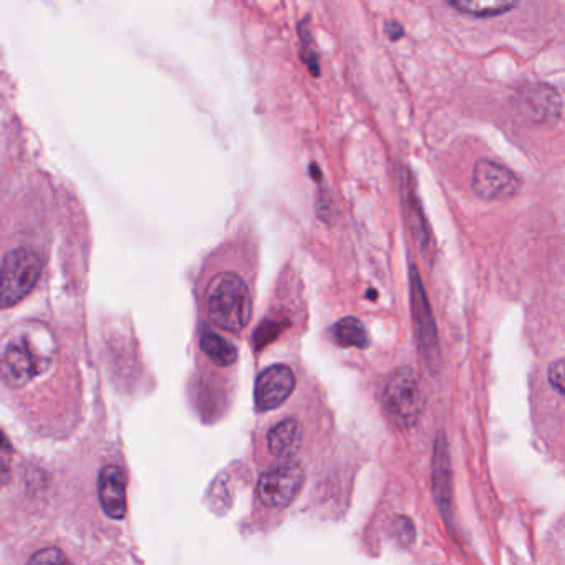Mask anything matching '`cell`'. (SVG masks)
Wrapping results in <instances>:
<instances>
[{
    "label": "cell",
    "instance_id": "7c38bea8",
    "mask_svg": "<svg viewBox=\"0 0 565 565\" xmlns=\"http://www.w3.org/2000/svg\"><path fill=\"white\" fill-rule=\"evenodd\" d=\"M522 100L535 120H554L561 115V100H558L557 94L545 85L525 88Z\"/></svg>",
    "mask_w": 565,
    "mask_h": 565
},
{
    "label": "cell",
    "instance_id": "d6986e66",
    "mask_svg": "<svg viewBox=\"0 0 565 565\" xmlns=\"http://www.w3.org/2000/svg\"><path fill=\"white\" fill-rule=\"evenodd\" d=\"M386 34H388L392 41H398V39H402L403 34H405V31H403L398 22H388V24H386Z\"/></svg>",
    "mask_w": 565,
    "mask_h": 565
},
{
    "label": "cell",
    "instance_id": "277c9868",
    "mask_svg": "<svg viewBox=\"0 0 565 565\" xmlns=\"http://www.w3.org/2000/svg\"><path fill=\"white\" fill-rule=\"evenodd\" d=\"M42 276V260L38 253L18 249L9 253L2 263V307L15 306L38 286Z\"/></svg>",
    "mask_w": 565,
    "mask_h": 565
},
{
    "label": "cell",
    "instance_id": "5b68a950",
    "mask_svg": "<svg viewBox=\"0 0 565 565\" xmlns=\"http://www.w3.org/2000/svg\"><path fill=\"white\" fill-rule=\"evenodd\" d=\"M303 481H306V472L299 462H284L260 476L257 498L266 508H286L292 504L294 499L302 491Z\"/></svg>",
    "mask_w": 565,
    "mask_h": 565
},
{
    "label": "cell",
    "instance_id": "3957f363",
    "mask_svg": "<svg viewBox=\"0 0 565 565\" xmlns=\"http://www.w3.org/2000/svg\"><path fill=\"white\" fill-rule=\"evenodd\" d=\"M383 403L396 425L402 428H412L416 425L425 408V393L415 370L405 366L388 380L383 393Z\"/></svg>",
    "mask_w": 565,
    "mask_h": 565
},
{
    "label": "cell",
    "instance_id": "8fae6325",
    "mask_svg": "<svg viewBox=\"0 0 565 565\" xmlns=\"http://www.w3.org/2000/svg\"><path fill=\"white\" fill-rule=\"evenodd\" d=\"M433 489H435L436 501H438L441 511L449 512V505H451V469H449L446 438L443 435L438 436L435 458H433Z\"/></svg>",
    "mask_w": 565,
    "mask_h": 565
},
{
    "label": "cell",
    "instance_id": "ffe728a7",
    "mask_svg": "<svg viewBox=\"0 0 565 565\" xmlns=\"http://www.w3.org/2000/svg\"><path fill=\"white\" fill-rule=\"evenodd\" d=\"M310 173H312L313 180H322V171H320V168L317 167V164H310Z\"/></svg>",
    "mask_w": 565,
    "mask_h": 565
},
{
    "label": "cell",
    "instance_id": "9c48e42d",
    "mask_svg": "<svg viewBox=\"0 0 565 565\" xmlns=\"http://www.w3.org/2000/svg\"><path fill=\"white\" fill-rule=\"evenodd\" d=\"M98 498L108 518L120 521L127 512V479L124 469L117 465L102 468L98 475Z\"/></svg>",
    "mask_w": 565,
    "mask_h": 565
},
{
    "label": "cell",
    "instance_id": "2e32d148",
    "mask_svg": "<svg viewBox=\"0 0 565 565\" xmlns=\"http://www.w3.org/2000/svg\"><path fill=\"white\" fill-rule=\"evenodd\" d=\"M68 562L67 555L58 548H44L31 557V564H65Z\"/></svg>",
    "mask_w": 565,
    "mask_h": 565
},
{
    "label": "cell",
    "instance_id": "ac0fdd59",
    "mask_svg": "<svg viewBox=\"0 0 565 565\" xmlns=\"http://www.w3.org/2000/svg\"><path fill=\"white\" fill-rule=\"evenodd\" d=\"M302 61L306 62L307 68L313 77H320L319 55L313 51L312 45H302Z\"/></svg>",
    "mask_w": 565,
    "mask_h": 565
},
{
    "label": "cell",
    "instance_id": "9a60e30c",
    "mask_svg": "<svg viewBox=\"0 0 565 565\" xmlns=\"http://www.w3.org/2000/svg\"><path fill=\"white\" fill-rule=\"evenodd\" d=\"M333 335L337 343L342 347H355V349H366L369 347V333L359 319L347 317L340 320L333 327Z\"/></svg>",
    "mask_w": 565,
    "mask_h": 565
},
{
    "label": "cell",
    "instance_id": "52a82bcc",
    "mask_svg": "<svg viewBox=\"0 0 565 565\" xmlns=\"http://www.w3.org/2000/svg\"><path fill=\"white\" fill-rule=\"evenodd\" d=\"M472 190L482 200H508L521 190V180L502 164L479 160L472 171Z\"/></svg>",
    "mask_w": 565,
    "mask_h": 565
},
{
    "label": "cell",
    "instance_id": "5bb4252c",
    "mask_svg": "<svg viewBox=\"0 0 565 565\" xmlns=\"http://www.w3.org/2000/svg\"><path fill=\"white\" fill-rule=\"evenodd\" d=\"M201 349L206 353L207 359L216 363L217 366L234 365L237 362V356H239L234 343L213 332L203 333Z\"/></svg>",
    "mask_w": 565,
    "mask_h": 565
},
{
    "label": "cell",
    "instance_id": "ba28073f",
    "mask_svg": "<svg viewBox=\"0 0 565 565\" xmlns=\"http://www.w3.org/2000/svg\"><path fill=\"white\" fill-rule=\"evenodd\" d=\"M296 390V375L286 365H274L260 373L256 382V406L273 412L289 399Z\"/></svg>",
    "mask_w": 565,
    "mask_h": 565
},
{
    "label": "cell",
    "instance_id": "7a4b0ae2",
    "mask_svg": "<svg viewBox=\"0 0 565 565\" xmlns=\"http://www.w3.org/2000/svg\"><path fill=\"white\" fill-rule=\"evenodd\" d=\"M211 320L227 332L239 333L253 316V297L243 277L224 273L211 280L206 292Z\"/></svg>",
    "mask_w": 565,
    "mask_h": 565
},
{
    "label": "cell",
    "instance_id": "8992f818",
    "mask_svg": "<svg viewBox=\"0 0 565 565\" xmlns=\"http://www.w3.org/2000/svg\"><path fill=\"white\" fill-rule=\"evenodd\" d=\"M409 279H412L413 319H415L419 350H422L423 359H425L428 369L436 372V370H439V365H441L438 333H436L435 320H433L431 309H429L422 279H419L415 267H412Z\"/></svg>",
    "mask_w": 565,
    "mask_h": 565
},
{
    "label": "cell",
    "instance_id": "e0dca14e",
    "mask_svg": "<svg viewBox=\"0 0 565 565\" xmlns=\"http://www.w3.org/2000/svg\"><path fill=\"white\" fill-rule=\"evenodd\" d=\"M548 380L558 393L565 395V359L552 363L551 369H548Z\"/></svg>",
    "mask_w": 565,
    "mask_h": 565
},
{
    "label": "cell",
    "instance_id": "30bf717a",
    "mask_svg": "<svg viewBox=\"0 0 565 565\" xmlns=\"http://www.w3.org/2000/svg\"><path fill=\"white\" fill-rule=\"evenodd\" d=\"M302 425L297 419L287 418L270 429L267 446L277 458H292L302 446Z\"/></svg>",
    "mask_w": 565,
    "mask_h": 565
},
{
    "label": "cell",
    "instance_id": "6da1fadb",
    "mask_svg": "<svg viewBox=\"0 0 565 565\" xmlns=\"http://www.w3.org/2000/svg\"><path fill=\"white\" fill-rule=\"evenodd\" d=\"M55 356V339L44 323L28 322L14 327L2 347V379L9 386L28 385L51 369Z\"/></svg>",
    "mask_w": 565,
    "mask_h": 565
},
{
    "label": "cell",
    "instance_id": "4fadbf2b",
    "mask_svg": "<svg viewBox=\"0 0 565 565\" xmlns=\"http://www.w3.org/2000/svg\"><path fill=\"white\" fill-rule=\"evenodd\" d=\"M451 8L475 18L504 14L518 6V0H446Z\"/></svg>",
    "mask_w": 565,
    "mask_h": 565
}]
</instances>
